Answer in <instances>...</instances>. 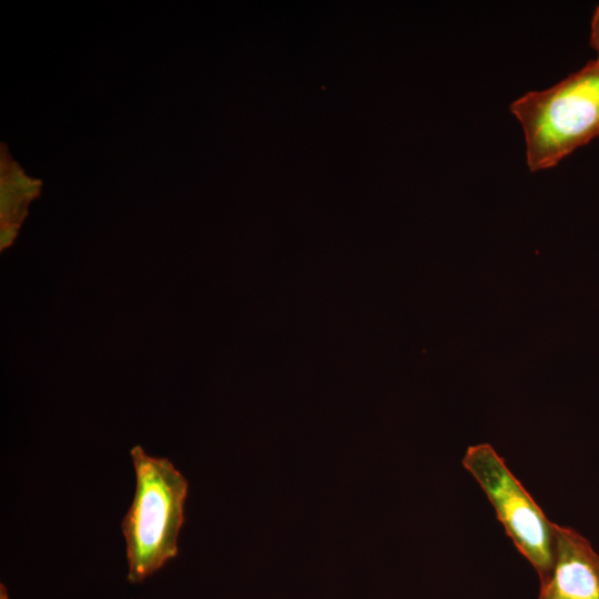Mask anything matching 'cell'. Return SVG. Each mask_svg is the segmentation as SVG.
Masks as SVG:
<instances>
[{"mask_svg": "<svg viewBox=\"0 0 599 599\" xmlns=\"http://www.w3.org/2000/svg\"><path fill=\"white\" fill-rule=\"evenodd\" d=\"M131 457L135 493L121 529L126 542L128 580L138 583L177 554L187 481L167 458L152 457L140 446L131 449Z\"/></svg>", "mask_w": 599, "mask_h": 599, "instance_id": "obj_1", "label": "cell"}, {"mask_svg": "<svg viewBox=\"0 0 599 599\" xmlns=\"http://www.w3.org/2000/svg\"><path fill=\"white\" fill-rule=\"evenodd\" d=\"M591 45L597 51L598 58L597 61L599 62V6L595 11L592 24H591Z\"/></svg>", "mask_w": 599, "mask_h": 599, "instance_id": "obj_5", "label": "cell"}, {"mask_svg": "<svg viewBox=\"0 0 599 599\" xmlns=\"http://www.w3.org/2000/svg\"><path fill=\"white\" fill-rule=\"evenodd\" d=\"M520 121L531 171L556 165L599 135V62L591 61L554 87L511 104Z\"/></svg>", "mask_w": 599, "mask_h": 599, "instance_id": "obj_2", "label": "cell"}, {"mask_svg": "<svg viewBox=\"0 0 599 599\" xmlns=\"http://www.w3.org/2000/svg\"><path fill=\"white\" fill-rule=\"evenodd\" d=\"M461 463L485 491L517 550L545 579L554 566L555 524L490 445L470 446Z\"/></svg>", "mask_w": 599, "mask_h": 599, "instance_id": "obj_3", "label": "cell"}, {"mask_svg": "<svg viewBox=\"0 0 599 599\" xmlns=\"http://www.w3.org/2000/svg\"><path fill=\"white\" fill-rule=\"evenodd\" d=\"M538 599H599V556L570 527L555 524V559Z\"/></svg>", "mask_w": 599, "mask_h": 599, "instance_id": "obj_4", "label": "cell"}]
</instances>
